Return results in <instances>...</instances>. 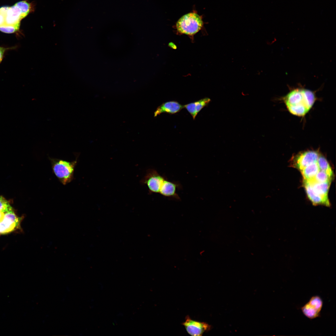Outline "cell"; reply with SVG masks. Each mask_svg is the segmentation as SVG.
<instances>
[{
    "label": "cell",
    "instance_id": "cell-6",
    "mask_svg": "<svg viewBox=\"0 0 336 336\" xmlns=\"http://www.w3.org/2000/svg\"><path fill=\"white\" fill-rule=\"evenodd\" d=\"M187 333L192 336H201L210 329L211 326L208 324L195 320L187 316L184 322L182 323Z\"/></svg>",
    "mask_w": 336,
    "mask_h": 336
},
{
    "label": "cell",
    "instance_id": "cell-8",
    "mask_svg": "<svg viewBox=\"0 0 336 336\" xmlns=\"http://www.w3.org/2000/svg\"><path fill=\"white\" fill-rule=\"evenodd\" d=\"M181 189L182 186L179 182L170 181L166 177L159 194L170 199L180 200V198L177 193V191Z\"/></svg>",
    "mask_w": 336,
    "mask_h": 336
},
{
    "label": "cell",
    "instance_id": "cell-5",
    "mask_svg": "<svg viewBox=\"0 0 336 336\" xmlns=\"http://www.w3.org/2000/svg\"><path fill=\"white\" fill-rule=\"evenodd\" d=\"M323 306V301L321 297L315 295L312 296L301 309L306 317L312 320L320 316Z\"/></svg>",
    "mask_w": 336,
    "mask_h": 336
},
{
    "label": "cell",
    "instance_id": "cell-22",
    "mask_svg": "<svg viewBox=\"0 0 336 336\" xmlns=\"http://www.w3.org/2000/svg\"><path fill=\"white\" fill-rule=\"evenodd\" d=\"M9 7L7 6H2L0 7V14L6 17Z\"/></svg>",
    "mask_w": 336,
    "mask_h": 336
},
{
    "label": "cell",
    "instance_id": "cell-13",
    "mask_svg": "<svg viewBox=\"0 0 336 336\" xmlns=\"http://www.w3.org/2000/svg\"><path fill=\"white\" fill-rule=\"evenodd\" d=\"M306 193L309 199L314 205H322L330 207V203L329 198H324L316 193L309 184L304 183Z\"/></svg>",
    "mask_w": 336,
    "mask_h": 336
},
{
    "label": "cell",
    "instance_id": "cell-7",
    "mask_svg": "<svg viewBox=\"0 0 336 336\" xmlns=\"http://www.w3.org/2000/svg\"><path fill=\"white\" fill-rule=\"evenodd\" d=\"M320 154L318 152L308 151L298 155L295 158L294 166L300 171L309 165L317 162Z\"/></svg>",
    "mask_w": 336,
    "mask_h": 336
},
{
    "label": "cell",
    "instance_id": "cell-4",
    "mask_svg": "<svg viewBox=\"0 0 336 336\" xmlns=\"http://www.w3.org/2000/svg\"><path fill=\"white\" fill-rule=\"evenodd\" d=\"M166 177L160 174L156 170L149 169L140 182L147 185L149 193L159 194Z\"/></svg>",
    "mask_w": 336,
    "mask_h": 336
},
{
    "label": "cell",
    "instance_id": "cell-24",
    "mask_svg": "<svg viewBox=\"0 0 336 336\" xmlns=\"http://www.w3.org/2000/svg\"><path fill=\"white\" fill-rule=\"evenodd\" d=\"M4 213L0 212V222H1L4 218Z\"/></svg>",
    "mask_w": 336,
    "mask_h": 336
},
{
    "label": "cell",
    "instance_id": "cell-11",
    "mask_svg": "<svg viewBox=\"0 0 336 336\" xmlns=\"http://www.w3.org/2000/svg\"><path fill=\"white\" fill-rule=\"evenodd\" d=\"M22 19L21 11L15 4L9 8L5 17V25L20 27Z\"/></svg>",
    "mask_w": 336,
    "mask_h": 336
},
{
    "label": "cell",
    "instance_id": "cell-20",
    "mask_svg": "<svg viewBox=\"0 0 336 336\" xmlns=\"http://www.w3.org/2000/svg\"><path fill=\"white\" fill-rule=\"evenodd\" d=\"M20 27L15 26L4 25L0 26V31L6 33H12L17 31Z\"/></svg>",
    "mask_w": 336,
    "mask_h": 336
},
{
    "label": "cell",
    "instance_id": "cell-17",
    "mask_svg": "<svg viewBox=\"0 0 336 336\" xmlns=\"http://www.w3.org/2000/svg\"><path fill=\"white\" fill-rule=\"evenodd\" d=\"M332 178L324 171L320 170L315 176L311 180L307 181L304 180V182L308 183H323L331 181Z\"/></svg>",
    "mask_w": 336,
    "mask_h": 336
},
{
    "label": "cell",
    "instance_id": "cell-18",
    "mask_svg": "<svg viewBox=\"0 0 336 336\" xmlns=\"http://www.w3.org/2000/svg\"><path fill=\"white\" fill-rule=\"evenodd\" d=\"M15 4L21 11L22 19L25 17L32 10L31 5L26 1H19Z\"/></svg>",
    "mask_w": 336,
    "mask_h": 336
},
{
    "label": "cell",
    "instance_id": "cell-12",
    "mask_svg": "<svg viewBox=\"0 0 336 336\" xmlns=\"http://www.w3.org/2000/svg\"><path fill=\"white\" fill-rule=\"evenodd\" d=\"M211 101L209 98H205L197 101L184 105L185 108L194 119L198 113L204 107L207 106Z\"/></svg>",
    "mask_w": 336,
    "mask_h": 336
},
{
    "label": "cell",
    "instance_id": "cell-16",
    "mask_svg": "<svg viewBox=\"0 0 336 336\" xmlns=\"http://www.w3.org/2000/svg\"><path fill=\"white\" fill-rule=\"evenodd\" d=\"M317 163L320 170L325 172L332 178L333 177V172L328 161L325 157L320 155L317 161Z\"/></svg>",
    "mask_w": 336,
    "mask_h": 336
},
{
    "label": "cell",
    "instance_id": "cell-21",
    "mask_svg": "<svg viewBox=\"0 0 336 336\" xmlns=\"http://www.w3.org/2000/svg\"><path fill=\"white\" fill-rule=\"evenodd\" d=\"M16 47L13 46L10 47L6 48L0 46V63L2 62L5 52L7 50L10 49H15Z\"/></svg>",
    "mask_w": 336,
    "mask_h": 336
},
{
    "label": "cell",
    "instance_id": "cell-10",
    "mask_svg": "<svg viewBox=\"0 0 336 336\" xmlns=\"http://www.w3.org/2000/svg\"><path fill=\"white\" fill-rule=\"evenodd\" d=\"M184 108V105H181L176 101L166 102L163 103L157 107L154 112V116L156 117L162 113L175 114L180 112Z\"/></svg>",
    "mask_w": 336,
    "mask_h": 336
},
{
    "label": "cell",
    "instance_id": "cell-1",
    "mask_svg": "<svg viewBox=\"0 0 336 336\" xmlns=\"http://www.w3.org/2000/svg\"><path fill=\"white\" fill-rule=\"evenodd\" d=\"M316 99L313 91L303 88L291 90L282 99L289 112L299 117H303L309 112Z\"/></svg>",
    "mask_w": 336,
    "mask_h": 336
},
{
    "label": "cell",
    "instance_id": "cell-2",
    "mask_svg": "<svg viewBox=\"0 0 336 336\" xmlns=\"http://www.w3.org/2000/svg\"><path fill=\"white\" fill-rule=\"evenodd\" d=\"M203 24L202 16L194 12L183 16L177 21L176 26L179 33L192 35L200 30Z\"/></svg>",
    "mask_w": 336,
    "mask_h": 336
},
{
    "label": "cell",
    "instance_id": "cell-14",
    "mask_svg": "<svg viewBox=\"0 0 336 336\" xmlns=\"http://www.w3.org/2000/svg\"><path fill=\"white\" fill-rule=\"evenodd\" d=\"M331 181L323 183L315 182L312 183H306L309 184L313 191L317 194L322 197L328 199V193L330 186Z\"/></svg>",
    "mask_w": 336,
    "mask_h": 336
},
{
    "label": "cell",
    "instance_id": "cell-19",
    "mask_svg": "<svg viewBox=\"0 0 336 336\" xmlns=\"http://www.w3.org/2000/svg\"><path fill=\"white\" fill-rule=\"evenodd\" d=\"M0 212L4 213L13 212L12 208L9 203L1 196H0Z\"/></svg>",
    "mask_w": 336,
    "mask_h": 336
},
{
    "label": "cell",
    "instance_id": "cell-9",
    "mask_svg": "<svg viewBox=\"0 0 336 336\" xmlns=\"http://www.w3.org/2000/svg\"><path fill=\"white\" fill-rule=\"evenodd\" d=\"M19 224L20 219L13 212L4 213L3 219L0 222V234L12 231L17 228Z\"/></svg>",
    "mask_w": 336,
    "mask_h": 336
},
{
    "label": "cell",
    "instance_id": "cell-15",
    "mask_svg": "<svg viewBox=\"0 0 336 336\" xmlns=\"http://www.w3.org/2000/svg\"><path fill=\"white\" fill-rule=\"evenodd\" d=\"M320 170L317 162L309 165L300 171L304 180L307 181L313 179Z\"/></svg>",
    "mask_w": 336,
    "mask_h": 336
},
{
    "label": "cell",
    "instance_id": "cell-3",
    "mask_svg": "<svg viewBox=\"0 0 336 336\" xmlns=\"http://www.w3.org/2000/svg\"><path fill=\"white\" fill-rule=\"evenodd\" d=\"M77 161H68L61 160H52V170L60 181L65 185L73 179Z\"/></svg>",
    "mask_w": 336,
    "mask_h": 336
},
{
    "label": "cell",
    "instance_id": "cell-23",
    "mask_svg": "<svg viewBox=\"0 0 336 336\" xmlns=\"http://www.w3.org/2000/svg\"><path fill=\"white\" fill-rule=\"evenodd\" d=\"M5 17L0 14V26L5 24Z\"/></svg>",
    "mask_w": 336,
    "mask_h": 336
}]
</instances>
